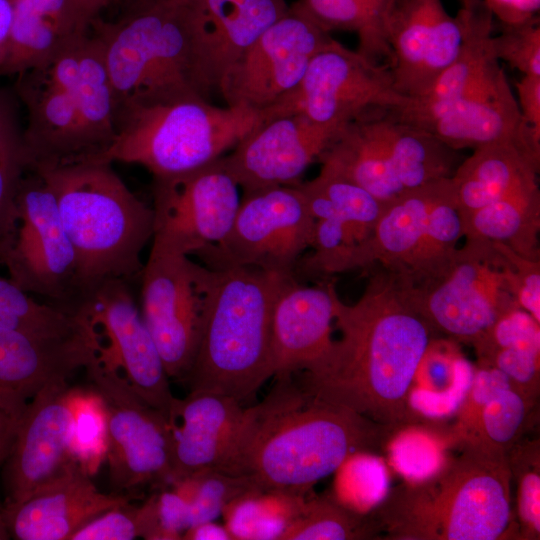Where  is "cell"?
Wrapping results in <instances>:
<instances>
[{
    "mask_svg": "<svg viewBox=\"0 0 540 540\" xmlns=\"http://www.w3.org/2000/svg\"><path fill=\"white\" fill-rule=\"evenodd\" d=\"M361 297H338L341 332L324 357L302 371L299 386L313 398L351 410L392 435L418 419L409 397L419 363L434 331L414 308L399 280L369 268Z\"/></svg>",
    "mask_w": 540,
    "mask_h": 540,
    "instance_id": "1",
    "label": "cell"
},
{
    "mask_svg": "<svg viewBox=\"0 0 540 540\" xmlns=\"http://www.w3.org/2000/svg\"><path fill=\"white\" fill-rule=\"evenodd\" d=\"M391 437L359 414L313 398L293 376L276 378L261 402L245 408L232 475H249L262 489L305 496L350 454Z\"/></svg>",
    "mask_w": 540,
    "mask_h": 540,
    "instance_id": "2",
    "label": "cell"
},
{
    "mask_svg": "<svg viewBox=\"0 0 540 540\" xmlns=\"http://www.w3.org/2000/svg\"><path fill=\"white\" fill-rule=\"evenodd\" d=\"M431 475L394 488L368 515L374 536L392 540H499L518 536L507 453L456 442ZM518 539V537H517Z\"/></svg>",
    "mask_w": 540,
    "mask_h": 540,
    "instance_id": "3",
    "label": "cell"
},
{
    "mask_svg": "<svg viewBox=\"0 0 540 540\" xmlns=\"http://www.w3.org/2000/svg\"><path fill=\"white\" fill-rule=\"evenodd\" d=\"M111 164L86 159L31 169L44 176L55 195L77 257L79 297L107 280L130 284L140 278L141 253L153 236L152 207L127 187Z\"/></svg>",
    "mask_w": 540,
    "mask_h": 540,
    "instance_id": "4",
    "label": "cell"
},
{
    "mask_svg": "<svg viewBox=\"0 0 540 540\" xmlns=\"http://www.w3.org/2000/svg\"><path fill=\"white\" fill-rule=\"evenodd\" d=\"M215 271L197 352L181 381L189 392L219 393L244 403L273 377V308L295 276L253 267Z\"/></svg>",
    "mask_w": 540,
    "mask_h": 540,
    "instance_id": "5",
    "label": "cell"
},
{
    "mask_svg": "<svg viewBox=\"0 0 540 540\" xmlns=\"http://www.w3.org/2000/svg\"><path fill=\"white\" fill-rule=\"evenodd\" d=\"M198 16L197 0H155L121 12L116 21L93 18L91 32L103 47L116 114L131 106L201 96L194 54Z\"/></svg>",
    "mask_w": 540,
    "mask_h": 540,
    "instance_id": "6",
    "label": "cell"
},
{
    "mask_svg": "<svg viewBox=\"0 0 540 540\" xmlns=\"http://www.w3.org/2000/svg\"><path fill=\"white\" fill-rule=\"evenodd\" d=\"M265 121L244 106H217L199 95L136 105L116 114L111 146L93 158L145 167L153 178L207 165Z\"/></svg>",
    "mask_w": 540,
    "mask_h": 540,
    "instance_id": "7",
    "label": "cell"
},
{
    "mask_svg": "<svg viewBox=\"0 0 540 540\" xmlns=\"http://www.w3.org/2000/svg\"><path fill=\"white\" fill-rule=\"evenodd\" d=\"M463 237V217L449 178L409 190L385 204L371 234L355 246L347 271L379 266L415 287L439 275Z\"/></svg>",
    "mask_w": 540,
    "mask_h": 540,
    "instance_id": "8",
    "label": "cell"
},
{
    "mask_svg": "<svg viewBox=\"0 0 540 540\" xmlns=\"http://www.w3.org/2000/svg\"><path fill=\"white\" fill-rule=\"evenodd\" d=\"M403 286L434 333L470 345L502 314L519 306L509 261L485 241L466 239L435 278L419 286Z\"/></svg>",
    "mask_w": 540,
    "mask_h": 540,
    "instance_id": "9",
    "label": "cell"
},
{
    "mask_svg": "<svg viewBox=\"0 0 540 540\" xmlns=\"http://www.w3.org/2000/svg\"><path fill=\"white\" fill-rule=\"evenodd\" d=\"M84 370L101 408L114 492L170 486L175 424L148 405L116 367L95 357Z\"/></svg>",
    "mask_w": 540,
    "mask_h": 540,
    "instance_id": "10",
    "label": "cell"
},
{
    "mask_svg": "<svg viewBox=\"0 0 540 540\" xmlns=\"http://www.w3.org/2000/svg\"><path fill=\"white\" fill-rule=\"evenodd\" d=\"M9 279L29 294L70 309L79 297L78 264L55 195L39 172L25 169L12 224L0 248Z\"/></svg>",
    "mask_w": 540,
    "mask_h": 540,
    "instance_id": "11",
    "label": "cell"
},
{
    "mask_svg": "<svg viewBox=\"0 0 540 540\" xmlns=\"http://www.w3.org/2000/svg\"><path fill=\"white\" fill-rule=\"evenodd\" d=\"M314 222L296 184L243 192L227 235L197 255L214 270L253 267L295 276Z\"/></svg>",
    "mask_w": 540,
    "mask_h": 540,
    "instance_id": "12",
    "label": "cell"
},
{
    "mask_svg": "<svg viewBox=\"0 0 540 540\" xmlns=\"http://www.w3.org/2000/svg\"><path fill=\"white\" fill-rule=\"evenodd\" d=\"M140 278L143 320L168 377L182 380L197 352L216 271L190 256L151 249Z\"/></svg>",
    "mask_w": 540,
    "mask_h": 540,
    "instance_id": "13",
    "label": "cell"
},
{
    "mask_svg": "<svg viewBox=\"0 0 540 540\" xmlns=\"http://www.w3.org/2000/svg\"><path fill=\"white\" fill-rule=\"evenodd\" d=\"M95 333L96 357L124 372L132 389L172 424L179 399L170 388L162 357L132 296L129 283L107 280L72 305Z\"/></svg>",
    "mask_w": 540,
    "mask_h": 540,
    "instance_id": "14",
    "label": "cell"
},
{
    "mask_svg": "<svg viewBox=\"0 0 540 540\" xmlns=\"http://www.w3.org/2000/svg\"><path fill=\"white\" fill-rule=\"evenodd\" d=\"M222 157L182 174L153 178L151 249L191 256L220 242L241 198Z\"/></svg>",
    "mask_w": 540,
    "mask_h": 540,
    "instance_id": "15",
    "label": "cell"
},
{
    "mask_svg": "<svg viewBox=\"0 0 540 540\" xmlns=\"http://www.w3.org/2000/svg\"><path fill=\"white\" fill-rule=\"evenodd\" d=\"M405 100L388 66L332 38L313 56L297 88L264 116L301 113L318 124L342 127L372 108L398 107Z\"/></svg>",
    "mask_w": 540,
    "mask_h": 540,
    "instance_id": "16",
    "label": "cell"
},
{
    "mask_svg": "<svg viewBox=\"0 0 540 540\" xmlns=\"http://www.w3.org/2000/svg\"><path fill=\"white\" fill-rule=\"evenodd\" d=\"M330 33L291 4L232 66L218 94L227 106L265 111L293 92Z\"/></svg>",
    "mask_w": 540,
    "mask_h": 540,
    "instance_id": "17",
    "label": "cell"
},
{
    "mask_svg": "<svg viewBox=\"0 0 540 540\" xmlns=\"http://www.w3.org/2000/svg\"><path fill=\"white\" fill-rule=\"evenodd\" d=\"M85 38L43 65L17 76L16 92L27 110L26 129L21 133L26 169L50 168L89 158L76 90Z\"/></svg>",
    "mask_w": 540,
    "mask_h": 540,
    "instance_id": "18",
    "label": "cell"
},
{
    "mask_svg": "<svg viewBox=\"0 0 540 540\" xmlns=\"http://www.w3.org/2000/svg\"><path fill=\"white\" fill-rule=\"evenodd\" d=\"M75 400L68 383L61 382L46 387L27 404L3 463L5 505L30 497L73 458Z\"/></svg>",
    "mask_w": 540,
    "mask_h": 540,
    "instance_id": "19",
    "label": "cell"
},
{
    "mask_svg": "<svg viewBox=\"0 0 540 540\" xmlns=\"http://www.w3.org/2000/svg\"><path fill=\"white\" fill-rule=\"evenodd\" d=\"M341 127L318 124L301 113L266 119L222 161L243 192L294 185L318 161Z\"/></svg>",
    "mask_w": 540,
    "mask_h": 540,
    "instance_id": "20",
    "label": "cell"
},
{
    "mask_svg": "<svg viewBox=\"0 0 540 540\" xmlns=\"http://www.w3.org/2000/svg\"><path fill=\"white\" fill-rule=\"evenodd\" d=\"M389 70L405 98L424 95L456 58L462 40L442 0H397L388 19Z\"/></svg>",
    "mask_w": 540,
    "mask_h": 540,
    "instance_id": "21",
    "label": "cell"
},
{
    "mask_svg": "<svg viewBox=\"0 0 540 540\" xmlns=\"http://www.w3.org/2000/svg\"><path fill=\"white\" fill-rule=\"evenodd\" d=\"M97 349L88 322L85 331L65 337L37 336L0 327V408L19 420L40 391L67 382L96 357Z\"/></svg>",
    "mask_w": 540,
    "mask_h": 540,
    "instance_id": "22",
    "label": "cell"
},
{
    "mask_svg": "<svg viewBox=\"0 0 540 540\" xmlns=\"http://www.w3.org/2000/svg\"><path fill=\"white\" fill-rule=\"evenodd\" d=\"M129 500L122 493L100 492L90 472L72 458L30 497L5 505L2 516L10 538L70 540L86 523Z\"/></svg>",
    "mask_w": 540,
    "mask_h": 540,
    "instance_id": "23",
    "label": "cell"
},
{
    "mask_svg": "<svg viewBox=\"0 0 540 540\" xmlns=\"http://www.w3.org/2000/svg\"><path fill=\"white\" fill-rule=\"evenodd\" d=\"M197 4L196 85L209 100L232 66L290 5L286 0H197Z\"/></svg>",
    "mask_w": 540,
    "mask_h": 540,
    "instance_id": "24",
    "label": "cell"
},
{
    "mask_svg": "<svg viewBox=\"0 0 540 540\" xmlns=\"http://www.w3.org/2000/svg\"><path fill=\"white\" fill-rule=\"evenodd\" d=\"M338 297L332 282L306 286L295 277L286 282L272 314L274 379L308 370L329 351Z\"/></svg>",
    "mask_w": 540,
    "mask_h": 540,
    "instance_id": "25",
    "label": "cell"
},
{
    "mask_svg": "<svg viewBox=\"0 0 540 540\" xmlns=\"http://www.w3.org/2000/svg\"><path fill=\"white\" fill-rule=\"evenodd\" d=\"M456 18L461 28V45L456 58L431 88L418 98H406L392 107L395 116L424 128L486 80L500 67L493 53L494 15L483 0H460Z\"/></svg>",
    "mask_w": 540,
    "mask_h": 540,
    "instance_id": "26",
    "label": "cell"
},
{
    "mask_svg": "<svg viewBox=\"0 0 540 540\" xmlns=\"http://www.w3.org/2000/svg\"><path fill=\"white\" fill-rule=\"evenodd\" d=\"M245 408L231 396L189 392L173 426L172 482L204 470L232 475ZM171 482V484H172Z\"/></svg>",
    "mask_w": 540,
    "mask_h": 540,
    "instance_id": "27",
    "label": "cell"
},
{
    "mask_svg": "<svg viewBox=\"0 0 540 540\" xmlns=\"http://www.w3.org/2000/svg\"><path fill=\"white\" fill-rule=\"evenodd\" d=\"M424 129L454 150L540 134L523 119L502 67Z\"/></svg>",
    "mask_w": 540,
    "mask_h": 540,
    "instance_id": "28",
    "label": "cell"
},
{
    "mask_svg": "<svg viewBox=\"0 0 540 540\" xmlns=\"http://www.w3.org/2000/svg\"><path fill=\"white\" fill-rule=\"evenodd\" d=\"M93 18L79 0H13L0 76H18L60 55L90 34Z\"/></svg>",
    "mask_w": 540,
    "mask_h": 540,
    "instance_id": "29",
    "label": "cell"
},
{
    "mask_svg": "<svg viewBox=\"0 0 540 540\" xmlns=\"http://www.w3.org/2000/svg\"><path fill=\"white\" fill-rule=\"evenodd\" d=\"M540 140L510 139L473 149L451 176L462 214L538 185Z\"/></svg>",
    "mask_w": 540,
    "mask_h": 540,
    "instance_id": "30",
    "label": "cell"
},
{
    "mask_svg": "<svg viewBox=\"0 0 540 540\" xmlns=\"http://www.w3.org/2000/svg\"><path fill=\"white\" fill-rule=\"evenodd\" d=\"M462 217L465 239L501 244L522 256L540 259L538 185L513 192Z\"/></svg>",
    "mask_w": 540,
    "mask_h": 540,
    "instance_id": "31",
    "label": "cell"
},
{
    "mask_svg": "<svg viewBox=\"0 0 540 540\" xmlns=\"http://www.w3.org/2000/svg\"><path fill=\"white\" fill-rule=\"evenodd\" d=\"M474 369L452 339L432 338L417 369L409 403L419 418L441 417L457 411Z\"/></svg>",
    "mask_w": 540,
    "mask_h": 540,
    "instance_id": "32",
    "label": "cell"
},
{
    "mask_svg": "<svg viewBox=\"0 0 540 540\" xmlns=\"http://www.w3.org/2000/svg\"><path fill=\"white\" fill-rule=\"evenodd\" d=\"M397 0H296L293 4L322 28L357 35V51L366 58L391 63L387 25ZM382 64V63H381Z\"/></svg>",
    "mask_w": 540,
    "mask_h": 540,
    "instance_id": "33",
    "label": "cell"
},
{
    "mask_svg": "<svg viewBox=\"0 0 540 540\" xmlns=\"http://www.w3.org/2000/svg\"><path fill=\"white\" fill-rule=\"evenodd\" d=\"M296 185L314 220L341 222L357 245L369 237L386 204L360 186L321 170L312 180Z\"/></svg>",
    "mask_w": 540,
    "mask_h": 540,
    "instance_id": "34",
    "label": "cell"
},
{
    "mask_svg": "<svg viewBox=\"0 0 540 540\" xmlns=\"http://www.w3.org/2000/svg\"><path fill=\"white\" fill-rule=\"evenodd\" d=\"M305 500L285 491L254 489L227 503L221 514L233 540H281Z\"/></svg>",
    "mask_w": 540,
    "mask_h": 540,
    "instance_id": "35",
    "label": "cell"
},
{
    "mask_svg": "<svg viewBox=\"0 0 540 540\" xmlns=\"http://www.w3.org/2000/svg\"><path fill=\"white\" fill-rule=\"evenodd\" d=\"M0 327L46 337L78 333L81 324L71 311L52 303H40L0 277Z\"/></svg>",
    "mask_w": 540,
    "mask_h": 540,
    "instance_id": "36",
    "label": "cell"
},
{
    "mask_svg": "<svg viewBox=\"0 0 540 540\" xmlns=\"http://www.w3.org/2000/svg\"><path fill=\"white\" fill-rule=\"evenodd\" d=\"M374 536L368 514L354 513L331 496L306 499L281 540H349Z\"/></svg>",
    "mask_w": 540,
    "mask_h": 540,
    "instance_id": "37",
    "label": "cell"
},
{
    "mask_svg": "<svg viewBox=\"0 0 540 540\" xmlns=\"http://www.w3.org/2000/svg\"><path fill=\"white\" fill-rule=\"evenodd\" d=\"M535 404L536 399L509 387L484 406L472 431L464 438L507 453L521 440Z\"/></svg>",
    "mask_w": 540,
    "mask_h": 540,
    "instance_id": "38",
    "label": "cell"
},
{
    "mask_svg": "<svg viewBox=\"0 0 540 540\" xmlns=\"http://www.w3.org/2000/svg\"><path fill=\"white\" fill-rule=\"evenodd\" d=\"M189 506V528L213 521L227 503L254 489H262L249 475L233 476L204 470L176 480L170 485Z\"/></svg>",
    "mask_w": 540,
    "mask_h": 540,
    "instance_id": "39",
    "label": "cell"
},
{
    "mask_svg": "<svg viewBox=\"0 0 540 540\" xmlns=\"http://www.w3.org/2000/svg\"><path fill=\"white\" fill-rule=\"evenodd\" d=\"M515 484V518L518 539L540 538V445L539 440L518 441L508 452Z\"/></svg>",
    "mask_w": 540,
    "mask_h": 540,
    "instance_id": "40",
    "label": "cell"
},
{
    "mask_svg": "<svg viewBox=\"0 0 540 540\" xmlns=\"http://www.w3.org/2000/svg\"><path fill=\"white\" fill-rule=\"evenodd\" d=\"M336 473L332 498L346 509L366 515L382 500L381 486L384 480L375 479L382 475V465L366 451L350 454Z\"/></svg>",
    "mask_w": 540,
    "mask_h": 540,
    "instance_id": "41",
    "label": "cell"
},
{
    "mask_svg": "<svg viewBox=\"0 0 540 540\" xmlns=\"http://www.w3.org/2000/svg\"><path fill=\"white\" fill-rule=\"evenodd\" d=\"M156 528V494L140 507H114L78 529L70 540H151Z\"/></svg>",
    "mask_w": 540,
    "mask_h": 540,
    "instance_id": "42",
    "label": "cell"
},
{
    "mask_svg": "<svg viewBox=\"0 0 540 540\" xmlns=\"http://www.w3.org/2000/svg\"><path fill=\"white\" fill-rule=\"evenodd\" d=\"M493 53L523 75L540 76V23L538 15L517 23H501L492 36Z\"/></svg>",
    "mask_w": 540,
    "mask_h": 540,
    "instance_id": "43",
    "label": "cell"
},
{
    "mask_svg": "<svg viewBox=\"0 0 540 540\" xmlns=\"http://www.w3.org/2000/svg\"><path fill=\"white\" fill-rule=\"evenodd\" d=\"M472 346L478 360L503 348H540V322L521 307H514L502 314Z\"/></svg>",
    "mask_w": 540,
    "mask_h": 540,
    "instance_id": "44",
    "label": "cell"
},
{
    "mask_svg": "<svg viewBox=\"0 0 540 540\" xmlns=\"http://www.w3.org/2000/svg\"><path fill=\"white\" fill-rule=\"evenodd\" d=\"M403 432L397 433L391 442V464L407 481H418L434 473L446 459L441 445L420 433L422 431Z\"/></svg>",
    "mask_w": 540,
    "mask_h": 540,
    "instance_id": "45",
    "label": "cell"
},
{
    "mask_svg": "<svg viewBox=\"0 0 540 540\" xmlns=\"http://www.w3.org/2000/svg\"><path fill=\"white\" fill-rule=\"evenodd\" d=\"M479 366L494 367L504 373L512 388L536 399L539 393L540 348L509 347L478 360Z\"/></svg>",
    "mask_w": 540,
    "mask_h": 540,
    "instance_id": "46",
    "label": "cell"
},
{
    "mask_svg": "<svg viewBox=\"0 0 540 540\" xmlns=\"http://www.w3.org/2000/svg\"><path fill=\"white\" fill-rule=\"evenodd\" d=\"M511 387L507 376L494 367L474 369L468 390L457 409L456 440L470 434L484 406L501 391Z\"/></svg>",
    "mask_w": 540,
    "mask_h": 540,
    "instance_id": "47",
    "label": "cell"
},
{
    "mask_svg": "<svg viewBox=\"0 0 540 540\" xmlns=\"http://www.w3.org/2000/svg\"><path fill=\"white\" fill-rule=\"evenodd\" d=\"M25 169L21 133H18L0 145V248L12 224L15 194Z\"/></svg>",
    "mask_w": 540,
    "mask_h": 540,
    "instance_id": "48",
    "label": "cell"
},
{
    "mask_svg": "<svg viewBox=\"0 0 540 540\" xmlns=\"http://www.w3.org/2000/svg\"><path fill=\"white\" fill-rule=\"evenodd\" d=\"M512 267L514 297L518 305L540 322V259H531L493 244Z\"/></svg>",
    "mask_w": 540,
    "mask_h": 540,
    "instance_id": "49",
    "label": "cell"
},
{
    "mask_svg": "<svg viewBox=\"0 0 540 540\" xmlns=\"http://www.w3.org/2000/svg\"><path fill=\"white\" fill-rule=\"evenodd\" d=\"M156 530L153 540H179L189 528L188 503L173 489L156 493Z\"/></svg>",
    "mask_w": 540,
    "mask_h": 540,
    "instance_id": "50",
    "label": "cell"
},
{
    "mask_svg": "<svg viewBox=\"0 0 540 540\" xmlns=\"http://www.w3.org/2000/svg\"><path fill=\"white\" fill-rule=\"evenodd\" d=\"M516 91L524 121L540 134V76L523 75L516 82Z\"/></svg>",
    "mask_w": 540,
    "mask_h": 540,
    "instance_id": "51",
    "label": "cell"
},
{
    "mask_svg": "<svg viewBox=\"0 0 540 540\" xmlns=\"http://www.w3.org/2000/svg\"><path fill=\"white\" fill-rule=\"evenodd\" d=\"M501 23H517L537 16L540 0H483Z\"/></svg>",
    "mask_w": 540,
    "mask_h": 540,
    "instance_id": "52",
    "label": "cell"
},
{
    "mask_svg": "<svg viewBox=\"0 0 540 540\" xmlns=\"http://www.w3.org/2000/svg\"><path fill=\"white\" fill-rule=\"evenodd\" d=\"M184 540H233L225 525L213 521L203 522L188 528L182 535Z\"/></svg>",
    "mask_w": 540,
    "mask_h": 540,
    "instance_id": "53",
    "label": "cell"
},
{
    "mask_svg": "<svg viewBox=\"0 0 540 540\" xmlns=\"http://www.w3.org/2000/svg\"><path fill=\"white\" fill-rule=\"evenodd\" d=\"M18 133L20 132L17 128L12 103L10 99L0 91V145Z\"/></svg>",
    "mask_w": 540,
    "mask_h": 540,
    "instance_id": "54",
    "label": "cell"
},
{
    "mask_svg": "<svg viewBox=\"0 0 540 540\" xmlns=\"http://www.w3.org/2000/svg\"><path fill=\"white\" fill-rule=\"evenodd\" d=\"M18 420L0 408V465L6 460L16 432Z\"/></svg>",
    "mask_w": 540,
    "mask_h": 540,
    "instance_id": "55",
    "label": "cell"
},
{
    "mask_svg": "<svg viewBox=\"0 0 540 540\" xmlns=\"http://www.w3.org/2000/svg\"><path fill=\"white\" fill-rule=\"evenodd\" d=\"M13 17V0H0V66L5 60Z\"/></svg>",
    "mask_w": 540,
    "mask_h": 540,
    "instance_id": "56",
    "label": "cell"
},
{
    "mask_svg": "<svg viewBox=\"0 0 540 540\" xmlns=\"http://www.w3.org/2000/svg\"><path fill=\"white\" fill-rule=\"evenodd\" d=\"M84 8L93 16L99 15L100 11L107 7L111 0H79Z\"/></svg>",
    "mask_w": 540,
    "mask_h": 540,
    "instance_id": "57",
    "label": "cell"
},
{
    "mask_svg": "<svg viewBox=\"0 0 540 540\" xmlns=\"http://www.w3.org/2000/svg\"><path fill=\"white\" fill-rule=\"evenodd\" d=\"M155 0H125V2L120 6L121 12L145 5Z\"/></svg>",
    "mask_w": 540,
    "mask_h": 540,
    "instance_id": "58",
    "label": "cell"
},
{
    "mask_svg": "<svg viewBox=\"0 0 540 540\" xmlns=\"http://www.w3.org/2000/svg\"><path fill=\"white\" fill-rule=\"evenodd\" d=\"M9 538L10 536H9V533L7 531V528H6V525L2 516V511H0V540H6Z\"/></svg>",
    "mask_w": 540,
    "mask_h": 540,
    "instance_id": "59",
    "label": "cell"
},
{
    "mask_svg": "<svg viewBox=\"0 0 540 540\" xmlns=\"http://www.w3.org/2000/svg\"><path fill=\"white\" fill-rule=\"evenodd\" d=\"M124 2L125 0H111L110 4H115L120 7Z\"/></svg>",
    "mask_w": 540,
    "mask_h": 540,
    "instance_id": "60",
    "label": "cell"
}]
</instances>
